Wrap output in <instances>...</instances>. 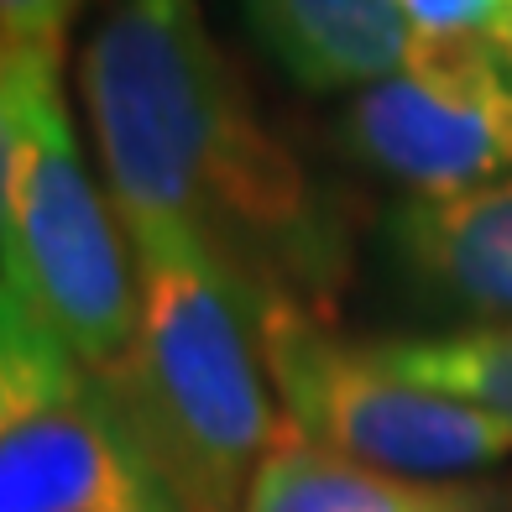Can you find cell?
Masks as SVG:
<instances>
[{
    "instance_id": "1",
    "label": "cell",
    "mask_w": 512,
    "mask_h": 512,
    "mask_svg": "<svg viewBox=\"0 0 512 512\" xmlns=\"http://www.w3.org/2000/svg\"><path fill=\"white\" fill-rule=\"evenodd\" d=\"M79 89L131 246L189 236L256 293L304 309L340 288V199L262 126L199 0H115L84 42Z\"/></svg>"
},
{
    "instance_id": "2",
    "label": "cell",
    "mask_w": 512,
    "mask_h": 512,
    "mask_svg": "<svg viewBox=\"0 0 512 512\" xmlns=\"http://www.w3.org/2000/svg\"><path fill=\"white\" fill-rule=\"evenodd\" d=\"M142 330L115 382H100L183 512H241L262 460L288 439L262 293L189 236L136 246Z\"/></svg>"
},
{
    "instance_id": "3",
    "label": "cell",
    "mask_w": 512,
    "mask_h": 512,
    "mask_svg": "<svg viewBox=\"0 0 512 512\" xmlns=\"http://www.w3.org/2000/svg\"><path fill=\"white\" fill-rule=\"evenodd\" d=\"M16 152L0 220V277L58 330L95 382H115L142 330V262L84 168L58 58L11 48Z\"/></svg>"
},
{
    "instance_id": "4",
    "label": "cell",
    "mask_w": 512,
    "mask_h": 512,
    "mask_svg": "<svg viewBox=\"0 0 512 512\" xmlns=\"http://www.w3.org/2000/svg\"><path fill=\"white\" fill-rule=\"evenodd\" d=\"M262 345L288 434L387 476L460 481L512 455V429L413 387L377 361L371 345H345L288 293H262Z\"/></svg>"
},
{
    "instance_id": "5",
    "label": "cell",
    "mask_w": 512,
    "mask_h": 512,
    "mask_svg": "<svg viewBox=\"0 0 512 512\" xmlns=\"http://www.w3.org/2000/svg\"><path fill=\"white\" fill-rule=\"evenodd\" d=\"M335 136L351 162L413 194L492 183L512 168V58L492 32H418L403 74L361 89Z\"/></svg>"
},
{
    "instance_id": "6",
    "label": "cell",
    "mask_w": 512,
    "mask_h": 512,
    "mask_svg": "<svg viewBox=\"0 0 512 512\" xmlns=\"http://www.w3.org/2000/svg\"><path fill=\"white\" fill-rule=\"evenodd\" d=\"M0 512H183L121 403L89 377L0 439Z\"/></svg>"
},
{
    "instance_id": "7",
    "label": "cell",
    "mask_w": 512,
    "mask_h": 512,
    "mask_svg": "<svg viewBox=\"0 0 512 512\" xmlns=\"http://www.w3.org/2000/svg\"><path fill=\"white\" fill-rule=\"evenodd\" d=\"M377 251L408 309L512 324V173L455 194H408L382 215Z\"/></svg>"
},
{
    "instance_id": "8",
    "label": "cell",
    "mask_w": 512,
    "mask_h": 512,
    "mask_svg": "<svg viewBox=\"0 0 512 512\" xmlns=\"http://www.w3.org/2000/svg\"><path fill=\"white\" fill-rule=\"evenodd\" d=\"M246 21L267 58L309 95H361L403 74L418 37L403 0H246Z\"/></svg>"
},
{
    "instance_id": "9",
    "label": "cell",
    "mask_w": 512,
    "mask_h": 512,
    "mask_svg": "<svg viewBox=\"0 0 512 512\" xmlns=\"http://www.w3.org/2000/svg\"><path fill=\"white\" fill-rule=\"evenodd\" d=\"M241 512H512V492L492 481L387 476L288 434L262 460Z\"/></svg>"
},
{
    "instance_id": "10",
    "label": "cell",
    "mask_w": 512,
    "mask_h": 512,
    "mask_svg": "<svg viewBox=\"0 0 512 512\" xmlns=\"http://www.w3.org/2000/svg\"><path fill=\"white\" fill-rule=\"evenodd\" d=\"M413 387L455 398L512 429V324H465L445 335H408L371 345Z\"/></svg>"
},
{
    "instance_id": "11",
    "label": "cell",
    "mask_w": 512,
    "mask_h": 512,
    "mask_svg": "<svg viewBox=\"0 0 512 512\" xmlns=\"http://www.w3.org/2000/svg\"><path fill=\"white\" fill-rule=\"evenodd\" d=\"M89 371L58 340V330L0 277V439L68 403Z\"/></svg>"
},
{
    "instance_id": "12",
    "label": "cell",
    "mask_w": 512,
    "mask_h": 512,
    "mask_svg": "<svg viewBox=\"0 0 512 512\" xmlns=\"http://www.w3.org/2000/svg\"><path fill=\"white\" fill-rule=\"evenodd\" d=\"M79 6L84 0H0V48L58 58V42Z\"/></svg>"
},
{
    "instance_id": "13",
    "label": "cell",
    "mask_w": 512,
    "mask_h": 512,
    "mask_svg": "<svg viewBox=\"0 0 512 512\" xmlns=\"http://www.w3.org/2000/svg\"><path fill=\"white\" fill-rule=\"evenodd\" d=\"M512 0H403L413 32L445 37V32H497Z\"/></svg>"
},
{
    "instance_id": "14",
    "label": "cell",
    "mask_w": 512,
    "mask_h": 512,
    "mask_svg": "<svg viewBox=\"0 0 512 512\" xmlns=\"http://www.w3.org/2000/svg\"><path fill=\"white\" fill-rule=\"evenodd\" d=\"M16 152V100H11V48H0V220H6V183Z\"/></svg>"
},
{
    "instance_id": "15",
    "label": "cell",
    "mask_w": 512,
    "mask_h": 512,
    "mask_svg": "<svg viewBox=\"0 0 512 512\" xmlns=\"http://www.w3.org/2000/svg\"><path fill=\"white\" fill-rule=\"evenodd\" d=\"M492 37H497V42H502V53H507V58H512V6H507V16H502V27H497V32H492Z\"/></svg>"
}]
</instances>
